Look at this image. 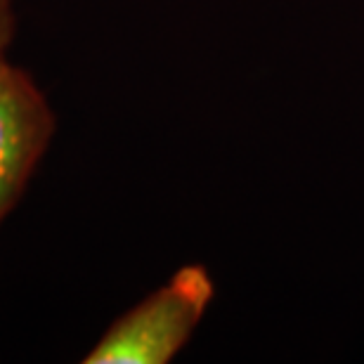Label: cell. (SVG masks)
Segmentation results:
<instances>
[{
	"instance_id": "3",
	"label": "cell",
	"mask_w": 364,
	"mask_h": 364,
	"mask_svg": "<svg viewBox=\"0 0 364 364\" xmlns=\"http://www.w3.org/2000/svg\"><path fill=\"white\" fill-rule=\"evenodd\" d=\"M14 36V7L12 0H0V55H5Z\"/></svg>"
},
{
	"instance_id": "2",
	"label": "cell",
	"mask_w": 364,
	"mask_h": 364,
	"mask_svg": "<svg viewBox=\"0 0 364 364\" xmlns=\"http://www.w3.org/2000/svg\"><path fill=\"white\" fill-rule=\"evenodd\" d=\"M55 128V112L43 90L0 55V223L21 199Z\"/></svg>"
},
{
	"instance_id": "1",
	"label": "cell",
	"mask_w": 364,
	"mask_h": 364,
	"mask_svg": "<svg viewBox=\"0 0 364 364\" xmlns=\"http://www.w3.org/2000/svg\"><path fill=\"white\" fill-rule=\"evenodd\" d=\"M215 298V282L199 263L182 265L135 308L116 319L85 364H166L187 346Z\"/></svg>"
}]
</instances>
